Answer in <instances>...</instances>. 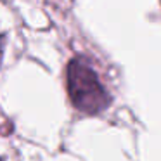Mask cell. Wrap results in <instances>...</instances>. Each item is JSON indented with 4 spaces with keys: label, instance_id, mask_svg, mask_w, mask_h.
<instances>
[{
    "label": "cell",
    "instance_id": "cell-1",
    "mask_svg": "<svg viewBox=\"0 0 161 161\" xmlns=\"http://www.w3.org/2000/svg\"><path fill=\"white\" fill-rule=\"evenodd\" d=\"M66 85L71 104L85 114H97L111 102L97 71L83 56H76L69 61L66 69Z\"/></svg>",
    "mask_w": 161,
    "mask_h": 161
}]
</instances>
